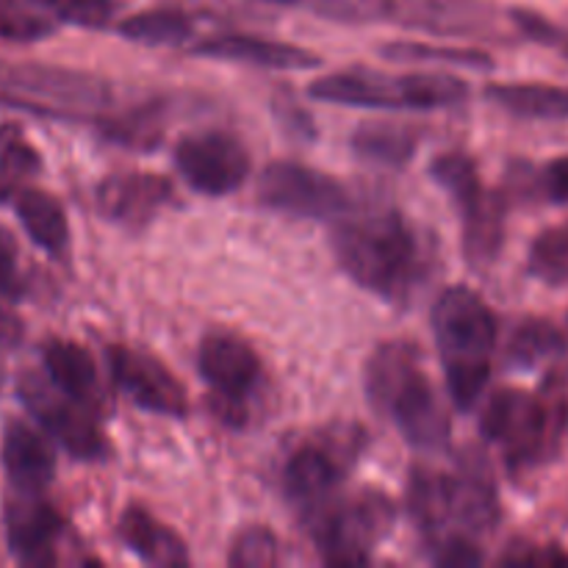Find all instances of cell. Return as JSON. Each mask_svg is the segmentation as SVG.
I'll return each mask as SVG.
<instances>
[{
  "label": "cell",
  "instance_id": "obj_1",
  "mask_svg": "<svg viewBox=\"0 0 568 568\" xmlns=\"http://www.w3.org/2000/svg\"><path fill=\"white\" fill-rule=\"evenodd\" d=\"M333 253L342 270L375 297L405 303L425 281L427 255L416 227L397 209H355L336 216Z\"/></svg>",
  "mask_w": 568,
  "mask_h": 568
},
{
  "label": "cell",
  "instance_id": "obj_2",
  "mask_svg": "<svg viewBox=\"0 0 568 568\" xmlns=\"http://www.w3.org/2000/svg\"><path fill=\"white\" fill-rule=\"evenodd\" d=\"M480 430L503 449L514 475L549 464L568 436V381L552 375L538 392L503 388L486 403Z\"/></svg>",
  "mask_w": 568,
  "mask_h": 568
},
{
  "label": "cell",
  "instance_id": "obj_3",
  "mask_svg": "<svg viewBox=\"0 0 568 568\" xmlns=\"http://www.w3.org/2000/svg\"><path fill=\"white\" fill-rule=\"evenodd\" d=\"M433 333L453 403L471 410L491 377L497 316L469 286H449L433 305Z\"/></svg>",
  "mask_w": 568,
  "mask_h": 568
},
{
  "label": "cell",
  "instance_id": "obj_4",
  "mask_svg": "<svg viewBox=\"0 0 568 568\" xmlns=\"http://www.w3.org/2000/svg\"><path fill=\"white\" fill-rule=\"evenodd\" d=\"M366 392L377 408L392 416L410 447L419 453L447 449L449 416L410 344H383L375 349L366 366Z\"/></svg>",
  "mask_w": 568,
  "mask_h": 568
},
{
  "label": "cell",
  "instance_id": "obj_5",
  "mask_svg": "<svg viewBox=\"0 0 568 568\" xmlns=\"http://www.w3.org/2000/svg\"><path fill=\"white\" fill-rule=\"evenodd\" d=\"M311 98L355 109L436 111L453 109L469 98V87L447 72L388 75L377 70H344L311 83Z\"/></svg>",
  "mask_w": 568,
  "mask_h": 568
},
{
  "label": "cell",
  "instance_id": "obj_6",
  "mask_svg": "<svg viewBox=\"0 0 568 568\" xmlns=\"http://www.w3.org/2000/svg\"><path fill=\"white\" fill-rule=\"evenodd\" d=\"M322 560L331 566H364L394 525V505L386 494L364 488L355 494L336 491L305 514Z\"/></svg>",
  "mask_w": 568,
  "mask_h": 568
},
{
  "label": "cell",
  "instance_id": "obj_7",
  "mask_svg": "<svg viewBox=\"0 0 568 568\" xmlns=\"http://www.w3.org/2000/svg\"><path fill=\"white\" fill-rule=\"evenodd\" d=\"M0 100L59 120H103L114 92L103 78L39 64H0Z\"/></svg>",
  "mask_w": 568,
  "mask_h": 568
},
{
  "label": "cell",
  "instance_id": "obj_8",
  "mask_svg": "<svg viewBox=\"0 0 568 568\" xmlns=\"http://www.w3.org/2000/svg\"><path fill=\"white\" fill-rule=\"evenodd\" d=\"M430 175L458 205L464 222V253L471 266L497 261L505 242V197L488 192L480 181L477 164L460 150L433 159Z\"/></svg>",
  "mask_w": 568,
  "mask_h": 568
},
{
  "label": "cell",
  "instance_id": "obj_9",
  "mask_svg": "<svg viewBox=\"0 0 568 568\" xmlns=\"http://www.w3.org/2000/svg\"><path fill=\"white\" fill-rule=\"evenodd\" d=\"M361 444H364V433L347 427L342 433L316 436L314 442L294 449L283 469V491L303 510V516L338 491Z\"/></svg>",
  "mask_w": 568,
  "mask_h": 568
},
{
  "label": "cell",
  "instance_id": "obj_10",
  "mask_svg": "<svg viewBox=\"0 0 568 568\" xmlns=\"http://www.w3.org/2000/svg\"><path fill=\"white\" fill-rule=\"evenodd\" d=\"M258 200L281 214L336 220L349 209L347 189L336 178L297 161H275L258 178Z\"/></svg>",
  "mask_w": 568,
  "mask_h": 568
},
{
  "label": "cell",
  "instance_id": "obj_11",
  "mask_svg": "<svg viewBox=\"0 0 568 568\" xmlns=\"http://www.w3.org/2000/svg\"><path fill=\"white\" fill-rule=\"evenodd\" d=\"M200 377L216 394V410L231 425H244L247 399L261 383V358L233 333L214 331L197 347Z\"/></svg>",
  "mask_w": 568,
  "mask_h": 568
},
{
  "label": "cell",
  "instance_id": "obj_12",
  "mask_svg": "<svg viewBox=\"0 0 568 568\" xmlns=\"http://www.w3.org/2000/svg\"><path fill=\"white\" fill-rule=\"evenodd\" d=\"M375 20L436 37L491 39L499 33V11L491 0H375Z\"/></svg>",
  "mask_w": 568,
  "mask_h": 568
},
{
  "label": "cell",
  "instance_id": "obj_13",
  "mask_svg": "<svg viewBox=\"0 0 568 568\" xmlns=\"http://www.w3.org/2000/svg\"><path fill=\"white\" fill-rule=\"evenodd\" d=\"M175 166L194 192L222 197L247 181L250 153L233 133L197 131L178 142Z\"/></svg>",
  "mask_w": 568,
  "mask_h": 568
},
{
  "label": "cell",
  "instance_id": "obj_14",
  "mask_svg": "<svg viewBox=\"0 0 568 568\" xmlns=\"http://www.w3.org/2000/svg\"><path fill=\"white\" fill-rule=\"evenodd\" d=\"M20 397L26 408L37 416L42 430L53 436L72 458L98 460L105 453L103 433L92 416V405L67 397L53 383L48 386L33 375L22 377Z\"/></svg>",
  "mask_w": 568,
  "mask_h": 568
},
{
  "label": "cell",
  "instance_id": "obj_15",
  "mask_svg": "<svg viewBox=\"0 0 568 568\" xmlns=\"http://www.w3.org/2000/svg\"><path fill=\"white\" fill-rule=\"evenodd\" d=\"M444 519H447L444 538L464 536L475 541L477 536H486L497 527V483L480 455H471L458 469L444 475Z\"/></svg>",
  "mask_w": 568,
  "mask_h": 568
},
{
  "label": "cell",
  "instance_id": "obj_16",
  "mask_svg": "<svg viewBox=\"0 0 568 568\" xmlns=\"http://www.w3.org/2000/svg\"><path fill=\"white\" fill-rule=\"evenodd\" d=\"M105 361H109L111 381L133 405L159 416H175V419L186 416V388L153 355L114 344L105 349Z\"/></svg>",
  "mask_w": 568,
  "mask_h": 568
},
{
  "label": "cell",
  "instance_id": "obj_17",
  "mask_svg": "<svg viewBox=\"0 0 568 568\" xmlns=\"http://www.w3.org/2000/svg\"><path fill=\"white\" fill-rule=\"evenodd\" d=\"M172 200V183L150 172H114L103 178L94 192V203L103 220L139 231Z\"/></svg>",
  "mask_w": 568,
  "mask_h": 568
},
{
  "label": "cell",
  "instance_id": "obj_18",
  "mask_svg": "<svg viewBox=\"0 0 568 568\" xmlns=\"http://www.w3.org/2000/svg\"><path fill=\"white\" fill-rule=\"evenodd\" d=\"M64 519L39 494H22L6 510V536L14 558L26 566L55 564V541Z\"/></svg>",
  "mask_w": 568,
  "mask_h": 568
},
{
  "label": "cell",
  "instance_id": "obj_19",
  "mask_svg": "<svg viewBox=\"0 0 568 568\" xmlns=\"http://www.w3.org/2000/svg\"><path fill=\"white\" fill-rule=\"evenodd\" d=\"M192 53L209 55L220 61H236V64L261 67V70H314L322 59L300 44L275 42V39L253 37V33H216L205 37L203 42L192 44Z\"/></svg>",
  "mask_w": 568,
  "mask_h": 568
},
{
  "label": "cell",
  "instance_id": "obj_20",
  "mask_svg": "<svg viewBox=\"0 0 568 568\" xmlns=\"http://www.w3.org/2000/svg\"><path fill=\"white\" fill-rule=\"evenodd\" d=\"M3 466L22 494H42L55 475V455L48 438L26 422H11L3 436Z\"/></svg>",
  "mask_w": 568,
  "mask_h": 568
},
{
  "label": "cell",
  "instance_id": "obj_21",
  "mask_svg": "<svg viewBox=\"0 0 568 568\" xmlns=\"http://www.w3.org/2000/svg\"><path fill=\"white\" fill-rule=\"evenodd\" d=\"M120 536L125 541V547L133 555L144 560V564L153 566H186L189 552L183 547V541L178 538V532H172L170 527L161 525L153 514H148L139 505L122 514L120 519Z\"/></svg>",
  "mask_w": 568,
  "mask_h": 568
},
{
  "label": "cell",
  "instance_id": "obj_22",
  "mask_svg": "<svg viewBox=\"0 0 568 568\" xmlns=\"http://www.w3.org/2000/svg\"><path fill=\"white\" fill-rule=\"evenodd\" d=\"M14 209L33 244H39L50 255H64L67 244H70V225H67L64 209L53 194L42 192V189H20L14 197Z\"/></svg>",
  "mask_w": 568,
  "mask_h": 568
},
{
  "label": "cell",
  "instance_id": "obj_23",
  "mask_svg": "<svg viewBox=\"0 0 568 568\" xmlns=\"http://www.w3.org/2000/svg\"><path fill=\"white\" fill-rule=\"evenodd\" d=\"M44 372L50 383L67 397L87 405L98 399V366L81 344L61 342V338L50 342L44 347Z\"/></svg>",
  "mask_w": 568,
  "mask_h": 568
},
{
  "label": "cell",
  "instance_id": "obj_24",
  "mask_svg": "<svg viewBox=\"0 0 568 568\" xmlns=\"http://www.w3.org/2000/svg\"><path fill=\"white\" fill-rule=\"evenodd\" d=\"M486 98L521 120H568V87L552 83H491Z\"/></svg>",
  "mask_w": 568,
  "mask_h": 568
},
{
  "label": "cell",
  "instance_id": "obj_25",
  "mask_svg": "<svg viewBox=\"0 0 568 568\" xmlns=\"http://www.w3.org/2000/svg\"><path fill=\"white\" fill-rule=\"evenodd\" d=\"M414 128L397 125V122H361L355 128L349 148L361 161L375 166H405L416 153Z\"/></svg>",
  "mask_w": 568,
  "mask_h": 568
},
{
  "label": "cell",
  "instance_id": "obj_26",
  "mask_svg": "<svg viewBox=\"0 0 568 568\" xmlns=\"http://www.w3.org/2000/svg\"><path fill=\"white\" fill-rule=\"evenodd\" d=\"M566 353V336L560 327L547 320H525L508 338L505 364L510 369L530 372L536 366L549 364Z\"/></svg>",
  "mask_w": 568,
  "mask_h": 568
},
{
  "label": "cell",
  "instance_id": "obj_27",
  "mask_svg": "<svg viewBox=\"0 0 568 568\" xmlns=\"http://www.w3.org/2000/svg\"><path fill=\"white\" fill-rule=\"evenodd\" d=\"M120 33L148 48H181L194 37V17L181 9H150L120 22Z\"/></svg>",
  "mask_w": 568,
  "mask_h": 568
},
{
  "label": "cell",
  "instance_id": "obj_28",
  "mask_svg": "<svg viewBox=\"0 0 568 568\" xmlns=\"http://www.w3.org/2000/svg\"><path fill=\"white\" fill-rule=\"evenodd\" d=\"M59 26V0H0V39L6 42H37Z\"/></svg>",
  "mask_w": 568,
  "mask_h": 568
},
{
  "label": "cell",
  "instance_id": "obj_29",
  "mask_svg": "<svg viewBox=\"0 0 568 568\" xmlns=\"http://www.w3.org/2000/svg\"><path fill=\"white\" fill-rule=\"evenodd\" d=\"M105 139L120 142L125 148H153L164 133V105L161 103H144L131 111L100 120Z\"/></svg>",
  "mask_w": 568,
  "mask_h": 568
},
{
  "label": "cell",
  "instance_id": "obj_30",
  "mask_svg": "<svg viewBox=\"0 0 568 568\" xmlns=\"http://www.w3.org/2000/svg\"><path fill=\"white\" fill-rule=\"evenodd\" d=\"M39 170V153L17 125H0V200L11 197Z\"/></svg>",
  "mask_w": 568,
  "mask_h": 568
},
{
  "label": "cell",
  "instance_id": "obj_31",
  "mask_svg": "<svg viewBox=\"0 0 568 568\" xmlns=\"http://www.w3.org/2000/svg\"><path fill=\"white\" fill-rule=\"evenodd\" d=\"M527 270L547 286H568V222L538 233L527 255Z\"/></svg>",
  "mask_w": 568,
  "mask_h": 568
},
{
  "label": "cell",
  "instance_id": "obj_32",
  "mask_svg": "<svg viewBox=\"0 0 568 568\" xmlns=\"http://www.w3.org/2000/svg\"><path fill=\"white\" fill-rule=\"evenodd\" d=\"M381 53L392 61H438V64L469 67V70H491L494 61L475 48H436L425 42H392L383 44Z\"/></svg>",
  "mask_w": 568,
  "mask_h": 568
},
{
  "label": "cell",
  "instance_id": "obj_33",
  "mask_svg": "<svg viewBox=\"0 0 568 568\" xmlns=\"http://www.w3.org/2000/svg\"><path fill=\"white\" fill-rule=\"evenodd\" d=\"M281 560V549H277V538L270 527H247L239 532L233 541L231 558L227 564L236 568H272Z\"/></svg>",
  "mask_w": 568,
  "mask_h": 568
},
{
  "label": "cell",
  "instance_id": "obj_34",
  "mask_svg": "<svg viewBox=\"0 0 568 568\" xmlns=\"http://www.w3.org/2000/svg\"><path fill=\"white\" fill-rule=\"evenodd\" d=\"M275 111H277V120H281V125L286 128L288 133H294L297 139H314L316 136V128H314V120H311V114L297 103V100L288 98V94L286 98L275 100Z\"/></svg>",
  "mask_w": 568,
  "mask_h": 568
},
{
  "label": "cell",
  "instance_id": "obj_35",
  "mask_svg": "<svg viewBox=\"0 0 568 568\" xmlns=\"http://www.w3.org/2000/svg\"><path fill=\"white\" fill-rule=\"evenodd\" d=\"M503 564L508 566H568V555L558 547L521 549V552L505 555Z\"/></svg>",
  "mask_w": 568,
  "mask_h": 568
},
{
  "label": "cell",
  "instance_id": "obj_36",
  "mask_svg": "<svg viewBox=\"0 0 568 568\" xmlns=\"http://www.w3.org/2000/svg\"><path fill=\"white\" fill-rule=\"evenodd\" d=\"M544 192L555 203H568V155L549 161L544 170Z\"/></svg>",
  "mask_w": 568,
  "mask_h": 568
},
{
  "label": "cell",
  "instance_id": "obj_37",
  "mask_svg": "<svg viewBox=\"0 0 568 568\" xmlns=\"http://www.w3.org/2000/svg\"><path fill=\"white\" fill-rule=\"evenodd\" d=\"M0 297L3 300H20L22 297V281L17 272L14 255L11 250L0 242Z\"/></svg>",
  "mask_w": 568,
  "mask_h": 568
},
{
  "label": "cell",
  "instance_id": "obj_38",
  "mask_svg": "<svg viewBox=\"0 0 568 568\" xmlns=\"http://www.w3.org/2000/svg\"><path fill=\"white\" fill-rule=\"evenodd\" d=\"M261 3H272V6H314V9H320L325 0H261Z\"/></svg>",
  "mask_w": 568,
  "mask_h": 568
},
{
  "label": "cell",
  "instance_id": "obj_39",
  "mask_svg": "<svg viewBox=\"0 0 568 568\" xmlns=\"http://www.w3.org/2000/svg\"><path fill=\"white\" fill-rule=\"evenodd\" d=\"M558 48L564 50V55H566V61H568V33H566L564 39H560V44H558Z\"/></svg>",
  "mask_w": 568,
  "mask_h": 568
},
{
  "label": "cell",
  "instance_id": "obj_40",
  "mask_svg": "<svg viewBox=\"0 0 568 568\" xmlns=\"http://www.w3.org/2000/svg\"><path fill=\"white\" fill-rule=\"evenodd\" d=\"M0 381H3V375H0Z\"/></svg>",
  "mask_w": 568,
  "mask_h": 568
}]
</instances>
